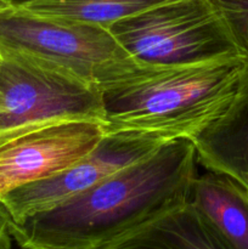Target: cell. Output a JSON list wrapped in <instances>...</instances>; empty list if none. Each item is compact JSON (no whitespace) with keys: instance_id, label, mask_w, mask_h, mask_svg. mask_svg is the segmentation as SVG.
<instances>
[{"instance_id":"cell-1","label":"cell","mask_w":248,"mask_h":249,"mask_svg":"<svg viewBox=\"0 0 248 249\" xmlns=\"http://www.w3.org/2000/svg\"><path fill=\"white\" fill-rule=\"evenodd\" d=\"M196 177L194 141H169L73 198L17 223L10 221V232L22 249H102L189 201Z\"/></svg>"},{"instance_id":"cell-15","label":"cell","mask_w":248,"mask_h":249,"mask_svg":"<svg viewBox=\"0 0 248 249\" xmlns=\"http://www.w3.org/2000/svg\"><path fill=\"white\" fill-rule=\"evenodd\" d=\"M9 1H11L12 4H18V2H23V1H27V0H9Z\"/></svg>"},{"instance_id":"cell-3","label":"cell","mask_w":248,"mask_h":249,"mask_svg":"<svg viewBox=\"0 0 248 249\" xmlns=\"http://www.w3.org/2000/svg\"><path fill=\"white\" fill-rule=\"evenodd\" d=\"M0 46L50 63L101 91L158 68L133 57L106 27L36 14L17 4L0 11Z\"/></svg>"},{"instance_id":"cell-11","label":"cell","mask_w":248,"mask_h":249,"mask_svg":"<svg viewBox=\"0 0 248 249\" xmlns=\"http://www.w3.org/2000/svg\"><path fill=\"white\" fill-rule=\"evenodd\" d=\"M172 0H27L17 5L41 15L90 22L108 28L116 22Z\"/></svg>"},{"instance_id":"cell-6","label":"cell","mask_w":248,"mask_h":249,"mask_svg":"<svg viewBox=\"0 0 248 249\" xmlns=\"http://www.w3.org/2000/svg\"><path fill=\"white\" fill-rule=\"evenodd\" d=\"M168 140L138 133L106 134L99 145L63 172L9 192L0 204L11 223L46 212L119 170L150 157Z\"/></svg>"},{"instance_id":"cell-4","label":"cell","mask_w":248,"mask_h":249,"mask_svg":"<svg viewBox=\"0 0 248 249\" xmlns=\"http://www.w3.org/2000/svg\"><path fill=\"white\" fill-rule=\"evenodd\" d=\"M72 121L106 124L99 88L21 51L0 46V147Z\"/></svg>"},{"instance_id":"cell-10","label":"cell","mask_w":248,"mask_h":249,"mask_svg":"<svg viewBox=\"0 0 248 249\" xmlns=\"http://www.w3.org/2000/svg\"><path fill=\"white\" fill-rule=\"evenodd\" d=\"M190 202L228 249H248V190L242 184L207 170L195 179Z\"/></svg>"},{"instance_id":"cell-5","label":"cell","mask_w":248,"mask_h":249,"mask_svg":"<svg viewBox=\"0 0 248 249\" xmlns=\"http://www.w3.org/2000/svg\"><path fill=\"white\" fill-rule=\"evenodd\" d=\"M133 57L153 67L245 55L212 0H172L108 27Z\"/></svg>"},{"instance_id":"cell-14","label":"cell","mask_w":248,"mask_h":249,"mask_svg":"<svg viewBox=\"0 0 248 249\" xmlns=\"http://www.w3.org/2000/svg\"><path fill=\"white\" fill-rule=\"evenodd\" d=\"M12 2L9 1V0H0V11H2L4 9L9 7Z\"/></svg>"},{"instance_id":"cell-8","label":"cell","mask_w":248,"mask_h":249,"mask_svg":"<svg viewBox=\"0 0 248 249\" xmlns=\"http://www.w3.org/2000/svg\"><path fill=\"white\" fill-rule=\"evenodd\" d=\"M102 249H228L189 201L172 207Z\"/></svg>"},{"instance_id":"cell-7","label":"cell","mask_w":248,"mask_h":249,"mask_svg":"<svg viewBox=\"0 0 248 249\" xmlns=\"http://www.w3.org/2000/svg\"><path fill=\"white\" fill-rule=\"evenodd\" d=\"M106 136L105 125L91 121L53 124L0 147V199L9 192L48 179L70 168Z\"/></svg>"},{"instance_id":"cell-2","label":"cell","mask_w":248,"mask_h":249,"mask_svg":"<svg viewBox=\"0 0 248 249\" xmlns=\"http://www.w3.org/2000/svg\"><path fill=\"white\" fill-rule=\"evenodd\" d=\"M248 77V56L158 67L102 91L106 134L194 141L230 107Z\"/></svg>"},{"instance_id":"cell-13","label":"cell","mask_w":248,"mask_h":249,"mask_svg":"<svg viewBox=\"0 0 248 249\" xmlns=\"http://www.w3.org/2000/svg\"><path fill=\"white\" fill-rule=\"evenodd\" d=\"M12 236L10 232V218L0 204V249H11Z\"/></svg>"},{"instance_id":"cell-12","label":"cell","mask_w":248,"mask_h":249,"mask_svg":"<svg viewBox=\"0 0 248 249\" xmlns=\"http://www.w3.org/2000/svg\"><path fill=\"white\" fill-rule=\"evenodd\" d=\"M225 17L238 46L248 56V0H212Z\"/></svg>"},{"instance_id":"cell-9","label":"cell","mask_w":248,"mask_h":249,"mask_svg":"<svg viewBox=\"0 0 248 249\" xmlns=\"http://www.w3.org/2000/svg\"><path fill=\"white\" fill-rule=\"evenodd\" d=\"M197 163L248 190V77L225 113L194 140Z\"/></svg>"}]
</instances>
